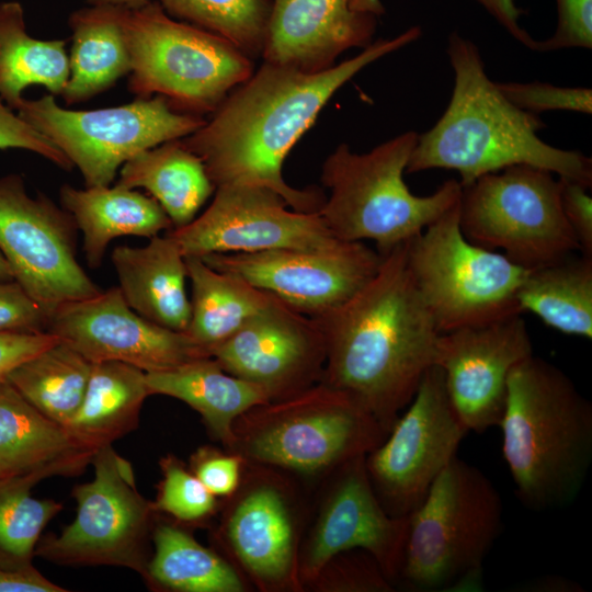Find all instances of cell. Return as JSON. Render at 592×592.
I'll return each instance as SVG.
<instances>
[{"mask_svg": "<svg viewBox=\"0 0 592 592\" xmlns=\"http://www.w3.org/2000/svg\"><path fill=\"white\" fill-rule=\"evenodd\" d=\"M421 35V29L412 26L392 38L374 41L356 56L318 72L263 61L229 92L209 121L180 140L202 160L215 189L264 186L294 210L319 213L327 196L317 186L288 185L282 174L284 159L338 89L369 64Z\"/></svg>", "mask_w": 592, "mask_h": 592, "instance_id": "6da1fadb", "label": "cell"}, {"mask_svg": "<svg viewBox=\"0 0 592 592\" xmlns=\"http://www.w3.org/2000/svg\"><path fill=\"white\" fill-rule=\"evenodd\" d=\"M406 243L383 255L346 303L314 318L326 343L320 383L353 398L387 433L434 365L441 334L408 271Z\"/></svg>", "mask_w": 592, "mask_h": 592, "instance_id": "7a4b0ae2", "label": "cell"}, {"mask_svg": "<svg viewBox=\"0 0 592 592\" xmlns=\"http://www.w3.org/2000/svg\"><path fill=\"white\" fill-rule=\"evenodd\" d=\"M446 53L454 72L452 95L437 122L418 135L407 173L455 170L466 186L482 175L527 164L591 187V158L542 140L537 133L545 123L503 96L474 42L454 31Z\"/></svg>", "mask_w": 592, "mask_h": 592, "instance_id": "3957f363", "label": "cell"}, {"mask_svg": "<svg viewBox=\"0 0 592 592\" xmlns=\"http://www.w3.org/2000/svg\"><path fill=\"white\" fill-rule=\"evenodd\" d=\"M498 426L525 506L559 509L577 498L592 462V405L562 369L534 354L515 365Z\"/></svg>", "mask_w": 592, "mask_h": 592, "instance_id": "277c9868", "label": "cell"}, {"mask_svg": "<svg viewBox=\"0 0 592 592\" xmlns=\"http://www.w3.org/2000/svg\"><path fill=\"white\" fill-rule=\"evenodd\" d=\"M502 526L494 485L455 456L408 515L397 584L418 592L480 591L485 559Z\"/></svg>", "mask_w": 592, "mask_h": 592, "instance_id": "5b68a950", "label": "cell"}, {"mask_svg": "<svg viewBox=\"0 0 592 592\" xmlns=\"http://www.w3.org/2000/svg\"><path fill=\"white\" fill-rule=\"evenodd\" d=\"M418 134L405 132L356 153L340 144L321 169V182L330 190L319 210L340 240H371L380 255L421 234L460 197L455 179L444 181L430 195H415L403 174Z\"/></svg>", "mask_w": 592, "mask_h": 592, "instance_id": "8992f818", "label": "cell"}, {"mask_svg": "<svg viewBox=\"0 0 592 592\" xmlns=\"http://www.w3.org/2000/svg\"><path fill=\"white\" fill-rule=\"evenodd\" d=\"M387 434L353 398L318 383L241 414L228 451L285 474L327 478L346 462L369 453Z\"/></svg>", "mask_w": 592, "mask_h": 592, "instance_id": "52a82bcc", "label": "cell"}, {"mask_svg": "<svg viewBox=\"0 0 592 592\" xmlns=\"http://www.w3.org/2000/svg\"><path fill=\"white\" fill-rule=\"evenodd\" d=\"M130 57L128 89L163 96L180 113H213L253 73L252 59L226 38L172 19L157 1L122 8Z\"/></svg>", "mask_w": 592, "mask_h": 592, "instance_id": "ba28073f", "label": "cell"}, {"mask_svg": "<svg viewBox=\"0 0 592 592\" xmlns=\"http://www.w3.org/2000/svg\"><path fill=\"white\" fill-rule=\"evenodd\" d=\"M406 263L440 333L522 315L516 295L530 270L467 240L459 201L406 243Z\"/></svg>", "mask_w": 592, "mask_h": 592, "instance_id": "9c48e42d", "label": "cell"}, {"mask_svg": "<svg viewBox=\"0 0 592 592\" xmlns=\"http://www.w3.org/2000/svg\"><path fill=\"white\" fill-rule=\"evenodd\" d=\"M555 175L517 164L462 186L459 227L465 238L528 270L580 252Z\"/></svg>", "mask_w": 592, "mask_h": 592, "instance_id": "30bf717a", "label": "cell"}, {"mask_svg": "<svg viewBox=\"0 0 592 592\" xmlns=\"http://www.w3.org/2000/svg\"><path fill=\"white\" fill-rule=\"evenodd\" d=\"M16 112L67 156L87 187L110 185L118 168L135 156L184 138L206 122L174 111L161 95L137 98L119 106L73 111L46 94L23 99Z\"/></svg>", "mask_w": 592, "mask_h": 592, "instance_id": "8fae6325", "label": "cell"}, {"mask_svg": "<svg viewBox=\"0 0 592 592\" xmlns=\"http://www.w3.org/2000/svg\"><path fill=\"white\" fill-rule=\"evenodd\" d=\"M92 480L73 487V521L39 538L35 556L64 566H114L144 577L158 513L137 490L130 464L112 445L91 460Z\"/></svg>", "mask_w": 592, "mask_h": 592, "instance_id": "7c38bea8", "label": "cell"}, {"mask_svg": "<svg viewBox=\"0 0 592 592\" xmlns=\"http://www.w3.org/2000/svg\"><path fill=\"white\" fill-rule=\"evenodd\" d=\"M283 471L246 462L240 486L220 503L216 539L237 570L259 590H304L299 551L305 506Z\"/></svg>", "mask_w": 592, "mask_h": 592, "instance_id": "4fadbf2b", "label": "cell"}, {"mask_svg": "<svg viewBox=\"0 0 592 592\" xmlns=\"http://www.w3.org/2000/svg\"><path fill=\"white\" fill-rule=\"evenodd\" d=\"M77 226L46 195L31 197L22 175L0 178V252L13 280L50 315L102 289L77 259Z\"/></svg>", "mask_w": 592, "mask_h": 592, "instance_id": "5bb4252c", "label": "cell"}, {"mask_svg": "<svg viewBox=\"0 0 592 592\" xmlns=\"http://www.w3.org/2000/svg\"><path fill=\"white\" fill-rule=\"evenodd\" d=\"M467 433L442 369L432 365L384 441L365 456L371 483L388 514L407 516L422 502Z\"/></svg>", "mask_w": 592, "mask_h": 592, "instance_id": "9a60e30c", "label": "cell"}, {"mask_svg": "<svg viewBox=\"0 0 592 592\" xmlns=\"http://www.w3.org/2000/svg\"><path fill=\"white\" fill-rule=\"evenodd\" d=\"M201 259L318 318L353 297L375 275L383 255L363 241L339 240L321 249L212 253Z\"/></svg>", "mask_w": 592, "mask_h": 592, "instance_id": "2e32d148", "label": "cell"}, {"mask_svg": "<svg viewBox=\"0 0 592 592\" xmlns=\"http://www.w3.org/2000/svg\"><path fill=\"white\" fill-rule=\"evenodd\" d=\"M288 207L280 194L267 187L223 185L215 189L203 214L167 234L184 257L197 258L212 253L321 249L340 240L319 213Z\"/></svg>", "mask_w": 592, "mask_h": 592, "instance_id": "e0dca14e", "label": "cell"}, {"mask_svg": "<svg viewBox=\"0 0 592 592\" xmlns=\"http://www.w3.org/2000/svg\"><path fill=\"white\" fill-rule=\"evenodd\" d=\"M357 456L331 473L311 526L299 551V578L310 587L337 555L362 549L397 584L408 531L407 516H391L378 500L365 466Z\"/></svg>", "mask_w": 592, "mask_h": 592, "instance_id": "ac0fdd59", "label": "cell"}, {"mask_svg": "<svg viewBox=\"0 0 592 592\" xmlns=\"http://www.w3.org/2000/svg\"><path fill=\"white\" fill-rule=\"evenodd\" d=\"M47 332L92 363L121 362L145 373L210 356L186 332L156 325L134 311L118 287L58 307Z\"/></svg>", "mask_w": 592, "mask_h": 592, "instance_id": "d6986e66", "label": "cell"}, {"mask_svg": "<svg viewBox=\"0 0 592 592\" xmlns=\"http://www.w3.org/2000/svg\"><path fill=\"white\" fill-rule=\"evenodd\" d=\"M533 354L522 315L439 335L434 365L442 369L448 398L468 432L499 425L509 375Z\"/></svg>", "mask_w": 592, "mask_h": 592, "instance_id": "ffe728a7", "label": "cell"}, {"mask_svg": "<svg viewBox=\"0 0 592 592\" xmlns=\"http://www.w3.org/2000/svg\"><path fill=\"white\" fill-rule=\"evenodd\" d=\"M210 355L226 372L258 385L274 401L320 383L326 343L316 319L277 299Z\"/></svg>", "mask_w": 592, "mask_h": 592, "instance_id": "44dd1931", "label": "cell"}, {"mask_svg": "<svg viewBox=\"0 0 592 592\" xmlns=\"http://www.w3.org/2000/svg\"><path fill=\"white\" fill-rule=\"evenodd\" d=\"M380 0H273L263 61L304 72L335 64L350 48L372 44Z\"/></svg>", "mask_w": 592, "mask_h": 592, "instance_id": "7402d4cb", "label": "cell"}, {"mask_svg": "<svg viewBox=\"0 0 592 592\" xmlns=\"http://www.w3.org/2000/svg\"><path fill=\"white\" fill-rule=\"evenodd\" d=\"M145 247H115L111 260L127 305L161 327L186 332L191 301L185 291V257L168 235L149 238Z\"/></svg>", "mask_w": 592, "mask_h": 592, "instance_id": "603a6c76", "label": "cell"}, {"mask_svg": "<svg viewBox=\"0 0 592 592\" xmlns=\"http://www.w3.org/2000/svg\"><path fill=\"white\" fill-rule=\"evenodd\" d=\"M60 202L83 236V251L91 269H98L109 243L118 237L151 238L172 229V223L151 196L119 184L113 187L76 189L65 184Z\"/></svg>", "mask_w": 592, "mask_h": 592, "instance_id": "cb8c5ba5", "label": "cell"}, {"mask_svg": "<svg viewBox=\"0 0 592 592\" xmlns=\"http://www.w3.org/2000/svg\"><path fill=\"white\" fill-rule=\"evenodd\" d=\"M146 383L150 396L179 399L200 413L209 434L226 449L231 445L236 420L270 401L261 387L229 374L212 356L146 373Z\"/></svg>", "mask_w": 592, "mask_h": 592, "instance_id": "d4e9b609", "label": "cell"}, {"mask_svg": "<svg viewBox=\"0 0 592 592\" xmlns=\"http://www.w3.org/2000/svg\"><path fill=\"white\" fill-rule=\"evenodd\" d=\"M95 452L80 445L7 380L0 384V462L52 476L80 474Z\"/></svg>", "mask_w": 592, "mask_h": 592, "instance_id": "484cf974", "label": "cell"}, {"mask_svg": "<svg viewBox=\"0 0 592 592\" xmlns=\"http://www.w3.org/2000/svg\"><path fill=\"white\" fill-rule=\"evenodd\" d=\"M148 396L144 371L121 362L92 363L83 400L65 428L96 452L137 429Z\"/></svg>", "mask_w": 592, "mask_h": 592, "instance_id": "4316f807", "label": "cell"}, {"mask_svg": "<svg viewBox=\"0 0 592 592\" xmlns=\"http://www.w3.org/2000/svg\"><path fill=\"white\" fill-rule=\"evenodd\" d=\"M72 31L70 75L62 91L67 104L84 102L130 72L122 8L89 5L68 19Z\"/></svg>", "mask_w": 592, "mask_h": 592, "instance_id": "83f0119b", "label": "cell"}, {"mask_svg": "<svg viewBox=\"0 0 592 592\" xmlns=\"http://www.w3.org/2000/svg\"><path fill=\"white\" fill-rule=\"evenodd\" d=\"M144 579L161 591L244 592L247 583L223 555L200 544L189 530L174 521L156 517Z\"/></svg>", "mask_w": 592, "mask_h": 592, "instance_id": "f1b7e54d", "label": "cell"}, {"mask_svg": "<svg viewBox=\"0 0 592 592\" xmlns=\"http://www.w3.org/2000/svg\"><path fill=\"white\" fill-rule=\"evenodd\" d=\"M117 184L145 189L166 212L172 228L192 221L215 191L202 160L180 139L145 150L125 162Z\"/></svg>", "mask_w": 592, "mask_h": 592, "instance_id": "f546056e", "label": "cell"}, {"mask_svg": "<svg viewBox=\"0 0 592 592\" xmlns=\"http://www.w3.org/2000/svg\"><path fill=\"white\" fill-rule=\"evenodd\" d=\"M185 263L192 284L186 333L209 354L278 299L235 274L213 269L201 258L185 257Z\"/></svg>", "mask_w": 592, "mask_h": 592, "instance_id": "4dcf8cb0", "label": "cell"}, {"mask_svg": "<svg viewBox=\"0 0 592 592\" xmlns=\"http://www.w3.org/2000/svg\"><path fill=\"white\" fill-rule=\"evenodd\" d=\"M517 304L546 326L567 335L592 339V255L568 254L532 269L521 284Z\"/></svg>", "mask_w": 592, "mask_h": 592, "instance_id": "1f68e13d", "label": "cell"}, {"mask_svg": "<svg viewBox=\"0 0 592 592\" xmlns=\"http://www.w3.org/2000/svg\"><path fill=\"white\" fill-rule=\"evenodd\" d=\"M66 44L29 35L23 5L15 0L0 2V98L10 109L19 107L31 86L62 94L70 75Z\"/></svg>", "mask_w": 592, "mask_h": 592, "instance_id": "d6a6232c", "label": "cell"}, {"mask_svg": "<svg viewBox=\"0 0 592 592\" xmlns=\"http://www.w3.org/2000/svg\"><path fill=\"white\" fill-rule=\"evenodd\" d=\"M91 368L92 362L58 341L15 367L8 382L37 410L65 426L83 400Z\"/></svg>", "mask_w": 592, "mask_h": 592, "instance_id": "836d02e7", "label": "cell"}, {"mask_svg": "<svg viewBox=\"0 0 592 592\" xmlns=\"http://www.w3.org/2000/svg\"><path fill=\"white\" fill-rule=\"evenodd\" d=\"M32 470L0 478V566L19 569L33 566L35 549L50 520L62 510L53 499L32 496L33 487L50 477Z\"/></svg>", "mask_w": 592, "mask_h": 592, "instance_id": "e575fe53", "label": "cell"}, {"mask_svg": "<svg viewBox=\"0 0 592 592\" xmlns=\"http://www.w3.org/2000/svg\"><path fill=\"white\" fill-rule=\"evenodd\" d=\"M172 18L217 34L251 59L262 56L273 0H156Z\"/></svg>", "mask_w": 592, "mask_h": 592, "instance_id": "d590c367", "label": "cell"}, {"mask_svg": "<svg viewBox=\"0 0 592 592\" xmlns=\"http://www.w3.org/2000/svg\"><path fill=\"white\" fill-rule=\"evenodd\" d=\"M161 479L152 501L159 515L169 516L183 526L206 524L220 509V501L173 454L159 460Z\"/></svg>", "mask_w": 592, "mask_h": 592, "instance_id": "8d00e7d4", "label": "cell"}, {"mask_svg": "<svg viewBox=\"0 0 592 592\" xmlns=\"http://www.w3.org/2000/svg\"><path fill=\"white\" fill-rule=\"evenodd\" d=\"M310 587L325 591L387 592L395 585L367 551L353 549L333 557Z\"/></svg>", "mask_w": 592, "mask_h": 592, "instance_id": "74e56055", "label": "cell"}, {"mask_svg": "<svg viewBox=\"0 0 592 592\" xmlns=\"http://www.w3.org/2000/svg\"><path fill=\"white\" fill-rule=\"evenodd\" d=\"M499 91L514 106L539 115L548 111L592 113V90L584 87H559L547 82H496Z\"/></svg>", "mask_w": 592, "mask_h": 592, "instance_id": "f35d334b", "label": "cell"}, {"mask_svg": "<svg viewBox=\"0 0 592 592\" xmlns=\"http://www.w3.org/2000/svg\"><path fill=\"white\" fill-rule=\"evenodd\" d=\"M189 468L218 499L229 498L240 486L246 459L231 451L200 446L191 455Z\"/></svg>", "mask_w": 592, "mask_h": 592, "instance_id": "ab89813d", "label": "cell"}, {"mask_svg": "<svg viewBox=\"0 0 592 592\" xmlns=\"http://www.w3.org/2000/svg\"><path fill=\"white\" fill-rule=\"evenodd\" d=\"M554 34L535 41L533 50L547 53L567 48H592V0H556Z\"/></svg>", "mask_w": 592, "mask_h": 592, "instance_id": "60d3db41", "label": "cell"}, {"mask_svg": "<svg viewBox=\"0 0 592 592\" xmlns=\"http://www.w3.org/2000/svg\"><path fill=\"white\" fill-rule=\"evenodd\" d=\"M0 149L29 150L66 171L73 168L67 156L56 145L14 113L1 98Z\"/></svg>", "mask_w": 592, "mask_h": 592, "instance_id": "b9f144b4", "label": "cell"}, {"mask_svg": "<svg viewBox=\"0 0 592 592\" xmlns=\"http://www.w3.org/2000/svg\"><path fill=\"white\" fill-rule=\"evenodd\" d=\"M49 316L14 280H0V332H47Z\"/></svg>", "mask_w": 592, "mask_h": 592, "instance_id": "7bdbcfd3", "label": "cell"}, {"mask_svg": "<svg viewBox=\"0 0 592 592\" xmlns=\"http://www.w3.org/2000/svg\"><path fill=\"white\" fill-rule=\"evenodd\" d=\"M559 182L563 216L574 235L580 252L592 255V197L589 194L591 187L567 178H559Z\"/></svg>", "mask_w": 592, "mask_h": 592, "instance_id": "ee69618b", "label": "cell"}, {"mask_svg": "<svg viewBox=\"0 0 592 592\" xmlns=\"http://www.w3.org/2000/svg\"><path fill=\"white\" fill-rule=\"evenodd\" d=\"M50 332H0V384L23 362L58 342Z\"/></svg>", "mask_w": 592, "mask_h": 592, "instance_id": "f6af8a7d", "label": "cell"}, {"mask_svg": "<svg viewBox=\"0 0 592 592\" xmlns=\"http://www.w3.org/2000/svg\"><path fill=\"white\" fill-rule=\"evenodd\" d=\"M67 589L43 576L34 566L5 568L0 566V592H66Z\"/></svg>", "mask_w": 592, "mask_h": 592, "instance_id": "bcb514c9", "label": "cell"}, {"mask_svg": "<svg viewBox=\"0 0 592 592\" xmlns=\"http://www.w3.org/2000/svg\"><path fill=\"white\" fill-rule=\"evenodd\" d=\"M480 4L515 41L533 50L535 38L520 24L524 10L515 0H475Z\"/></svg>", "mask_w": 592, "mask_h": 592, "instance_id": "7dc6e473", "label": "cell"}, {"mask_svg": "<svg viewBox=\"0 0 592 592\" xmlns=\"http://www.w3.org/2000/svg\"><path fill=\"white\" fill-rule=\"evenodd\" d=\"M522 588H524V591H533V592H580L583 591L581 589V585L570 579L560 577V576H544L542 578H537L534 580H531L530 582L525 583Z\"/></svg>", "mask_w": 592, "mask_h": 592, "instance_id": "c3c4849f", "label": "cell"}, {"mask_svg": "<svg viewBox=\"0 0 592 592\" xmlns=\"http://www.w3.org/2000/svg\"><path fill=\"white\" fill-rule=\"evenodd\" d=\"M156 0H87L90 5H114L121 8H138Z\"/></svg>", "mask_w": 592, "mask_h": 592, "instance_id": "681fc988", "label": "cell"}, {"mask_svg": "<svg viewBox=\"0 0 592 592\" xmlns=\"http://www.w3.org/2000/svg\"><path fill=\"white\" fill-rule=\"evenodd\" d=\"M22 473H26V470H23L9 463L0 462V478H5L9 476H13V475L22 474Z\"/></svg>", "mask_w": 592, "mask_h": 592, "instance_id": "f907efd6", "label": "cell"}, {"mask_svg": "<svg viewBox=\"0 0 592 592\" xmlns=\"http://www.w3.org/2000/svg\"><path fill=\"white\" fill-rule=\"evenodd\" d=\"M0 280L2 281L13 280L11 267L1 252H0Z\"/></svg>", "mask_w": 592, "mask_h": 592, "instance_id": "816d5d0a", "label": "cell"}]
</instances>
